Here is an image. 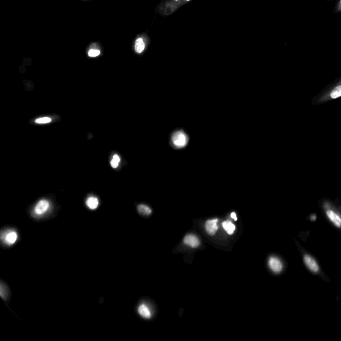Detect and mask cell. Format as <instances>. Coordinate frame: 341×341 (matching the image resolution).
I'll return each mask as SVG.
<instances>
[{"label": "cell", "instance_id": "1", "mask_svg": "<svg viewBox=\"0 0 341 341\" xmlns=\"http://www.w3.org/2000/svg\"><path fill=\"white\" fill-rule=\"evenodd\" d=\"M189 137L183 131H177L171 137V142L175 148H183L187 145Z\"/></svg>", "mask_w": 341, "mask_h": 341}, {"label": "cell", "instance_id": "2", "mask_svg": "<svg viewBox=\"0 0 341 341\" xmlns=\"http://www.w3.org/2000/svg\"><path fill=\"white\" fill-rule=\"evenodd\" d=\"M49 208V201L45 199L39 201L34 208V212L37 215H42L48 211Z\"/></svg>", "mask_w": 341, "mask_h": 341}, {"label": "cell", "instance_id": "3", "mask_svg": "<svg viewBox=\"0 0 341 341\" xmlns=\"http://www.w3.org/2000/svg\"><path fill=\"white\" fill-rule=\"evenodd\" d=\"M269 265L270 269L275 272H279L282 271V264L279 259L275 256H271L269 260Z\"/></svg>", "mask_w": 341, "mask_h": 341}, {"label": "cell", "instance_id": "4", "mask_svg": "<svg viewBox=\"0 0 341 341\" xmlns=\"http://www.w3.org/2000/svg\"><path fill=\"white\" fill-rule=\"evenodd\" d=\"M304 261L306 265V267L311 270V271L314 272H318L319 271V267L318 264L316 262V261L312 257V256L309 255H305L304 257Z\"/></svg>", "mask_w": 341, "mask_h": 341}, {"label": "cell", "instance_id": "5", "mask_svg": "<svg viewBox=\"0 0 341 341\" xmlns=\"http://www.w3.org/2000/svg\"><path fill=\"white\" fill-rule=\"evenodd\" d=\"M217 222H218V219H217L209 220V221L206 222L205 229L210 235H214L215 233L217 232V229H218Z\"/></svg>", "mask_w": 341, "mask_h": 341}, {"label": "cell", "instance_id": "6", "mask_svg": "<svg viewBox=\"0 0 341 341\" xmlns=\"http://www.w3.org/2000/svg\"><path fill=\"white\" fill-rule=\"evenodd\" d=\"M326 213L328 218L329 219L330 221H331L336 227H337L338 228L341 227V218L338 215L335 213V212L332 211V210H327Z\"/></svg>", "mask_w": 341, "mask_h": 341}, {"label": "cell", "instance_id": "7", "mask_svg": "<svg viewBox=\"0 0 341 341\" xmlns=\"http://www.w3.org/2000/svg\"><path fill=\"white\" fill-rule=\"evenodd\" d=\"M185 245L191 246L193 248H196L199 245V241L198 238L194 235H187L185 236L183 240Z\"/></svg>", "mask_w": 341, "mask_h": 341}, {"label": "cell", "instance_id": "8", "mask_svg": "<svg viewBox=\"0 0 341 341\" xmlns=\"http://www.w3.org/2000/svg\"><path fill=\"white\" fill-rule=\"evenodd\" d=\"M138 313L144 319H150L151 316V312L149 308L145 304H141L138 307Z\"/></svg>", "mask_w": 341, "mask_h": 341}, {"label": "cell", "instance_id": "9", "mask_svg": "<svg viewBox=\"0 0 341 341\" xmlns=\"http://www.w3.org/2000/svg\"><path fill=\"white\" fill-rule=\"evenodd\" d=\"M86 204L88 207L89 209L91 210H95L99 205V201L98 199L94 197H89L87 201H86Z\"/></svg>", "mask_w": 341, "mask_h": 341}, {"label": "cell", "instance_id": "10", "mask_svg": "<svg viewBox=\"0 0 341 341\" xmlns=\"http://www.w3.org/2000/svg\"><path fill=\"white\" fill-rule=\"evenodd\" d=\"M17 234L16 232L15 231H10L9 233H7L5 238L6 242L9 244V245H13L17 241Z\"/></svg>", "mask_w": 341, "mask_h": 341}, {"label": "cell", "instance_id": "11", "mask_svg": "<svg viewBox=\"0 0 341 341\" xmlns=\"http://www.w3.org/2000/svg\"><path fill=\"white\" fill-rule=\"evenodd\" d=\"M223 227L225 231H226L229 235H232L235 230V225L229 221H225L223 223Z\"/></svg>", "mask_w": 341, "mask_h": 341}, {"label": "cell", "instance_id": "12", "mask_svg": "<svg viewBox=\"0 0 341 341\" xmlns=\"http://www.w3.org/2000/svg\"><path fill=\"white\" fill-rule=\"evenodd\" d=\"M145 43L142 38H138L137 40L135 41V50L138 53H141L145 49Z\"/></svg>", "mask_w": 341, "mask_h": 341}, {"label": "cell", "instance_id": "13", "mask_svg": "<svg viewBox=\"0 0 341 341\" xmlns=\"http://www.w3.org/2000/svg\"><path fill=\"white\" fill-rule=\"evenodd\" d=\"M137 210H138V212H139V214L142 215H149L151 212H152V210L149 208L148 206L145 205V204H139V205H138L137 207Z\"/></svg>", "mask_w": 341, "mask_h": 341}, {"label": "cell", "instance_id": "14", "mask_svg": "<svg viewBox=\"0 0 341 341\" xmlns=\"http://www.w3.org/2000/svg\"><path fill=\"white\" fill-rule=\"evenodd\" d=\"M340 96H341V85L338 86V87H336L331 93V98L332 99H336Z\"/></svg>", "mask_w": 341, "mask_h": 341}, {"label": "cell", "instance_id": "15", "mask_svg": "<svg viewBox=\"0 0 341 341\" xmlns=\"http://www.w3.org/2000/svg\"><path fill=\"white\" fill-rule=\"evenodd\" d=\"M120 162V158L117 155H115L113 157V159L111 160V165L113 168H117L118 167V165H119V163Z\"/></svg>", "mask_w": 341, "mask_h": 341}, {"label": "cell", "instance_id": "16", "mask_svg": "<svg viewBox=\"0 0 341 341\" xmlns=\"http://www.w3.org/2000/svg\"><path fill=\"white\" fill-rule=\"evenodd\" d=\"M51 121V118L47 117L39 118V119H37L35 120V123H39V124H46V123H50Z\"/></svg>", "mask_w": 341, "mask_h": 341}, {"label": "cell", "instance_id": "17", "mask_svg": "<svg viewBox=\"0 0 341 341\" xmlns=\"http://www.w3.org/2000/svg\"><path fill=\"white\" fill-rule=\"evenodd\" d=\"M99 54H100V51L98 50V49H90L88 52V56L92 57L98 56H99Z\"/></svg>", "mask_w": 341, "mask_h": 341}, {"label": "cell", "instance_id": "18", "mask_svg": "<svg viewBox=\"0 0 341 341\" xmlns=\"http://www.w3.org/2000/svg\"><path fill=\"white\" fill-rule=\"evenodd\" d=\"M5 290H6V288H5V287H4V285L1 283V288H0V295H1V298H3L4 300H6V294H7L6 293H5V292H6V290L5 291Z\"/></svg>", "mask_w": 341, "mask_h": 341}, {"label": "cell", "instance_id": "19", "mask_svg": "<svg viewBox=\"0 0 341 341\" xmlns=\"http://www.w3.org/2000/svg\"><path fill=\"white\" fill-rule=\"evenodd\" d=\"M230 217H231V218L234 219L235 221H237V217L236 216L235 212H232L231 215H230Z\"/></svg>", "mask_w": 341, "mask_h": 341}, {"label": "cell", "instance_id": "20", "mask_svg": "<svg viewBox=\"0 0 341 341\" xmlns=\"http://www.w3.org/2000/svg\"><path fill=\"white\" fill-rule=\"evenodd\" d=\"M311 219L312 221H315V220H316V216L314 215H312V216L311 217Z\"/></svg>", "mask_w": 341, "mask_h": 341}, {"label": "cell", "instance_id": "21", "mask_svg": "<svg viewBox=\"0 0 341 341\" xmlns=\"http://www.w3.org/2000/svg\"><path fill=\"white\" fill-rule=\"evenodd\" d=\"M187 1H189V0H187Z\"/></svg>", "mask_w": 341, "mask_h": 341}]
</instances>
